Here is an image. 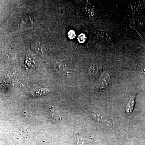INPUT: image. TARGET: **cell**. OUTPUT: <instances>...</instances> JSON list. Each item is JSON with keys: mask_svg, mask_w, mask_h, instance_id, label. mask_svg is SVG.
Segmentation results:
<instances>
[{"mask_svg": "<svg viewBox=\"0 0 145 145\" xmlns=\"http://www.w3.org/2000/svg\"><path fill=\"white\" fill-rule=\"evenodd\" d=\"M102 68L101 66L98 64L94 63L89 67V73L92 79L97 78L102 71Z\"/></svg>", "mask_w": 145, "mask_h": 145, "instance_id": "6da1fadb", "label": "cell"}, {"mask_svg": "<svg viewBox=\"0 0 145 145\" xmlns=\"http://www.w3.org/2000/svg\"><path fill=\"white\" fill-rule=\"evenodd\" d=\"M134 98H132L129 102L128 103V107H127V109H129L128 112H129V113L132 112V110H133V107L134 106Z\"/></svg>", "mask_w": 145, "mask_h": 145, "instance_id": "3957f363", "label": "cell"}, {"mask_svg": "<svg viewBox=\"0 0 145 145\" xmlns=\"http://www.w3.org/2000/svg\"><path fill=\"white\" fill-rule=\"evenodd\" d=\"M32 94L33 95L39 96L48 94L49 93V90L48 89H45L37 88L33 89V90L32 91Z\"/></svg>", "mask_w": 145, "mask_h": 145, "instance_id": "7a4b0ae2", "label": "cell"}]
</instances>
